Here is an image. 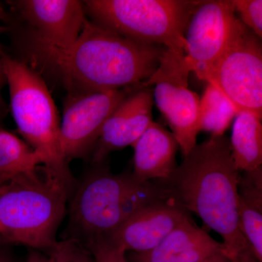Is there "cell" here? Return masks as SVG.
Instances as JSON below:
<instances>
[{
	"mask_svg": "<svg viewBox=\"0 0 262 262\" xmlns=\"http://www.w3.org/2000/svg\"><path fill=\"white\" fill-rule=\"evenodd\" d=\"M125 89L67 95L60 125V144L67 162L91 155L108 117L126 98Z\"/></svg>",
	"mask_w": 262,
	"mask_h": 262,
	"instance_id": "cell-9",
	"label": "cell"
},
{
	"mask_svg": "<svg viewBox=\"0 0 262 262\" xmlns=\"http://www.w3.org/2000/svg\"><path fill=\"white\" fill-rule=\"evenodd\" d=\"M226 249L191 219L182 222L156 247L126 253L129 262H198Z\"/></svg>",
	"mask_w": 262,
	"mask_h": 262,
	"instance_id": "cell-14",
	"label": "cell"
},
{
	"mask_svg": "<svg viewBox=\"0 0 262 262\" xmlns=\"http://www.w3.org/2000/svg\"><path fill=\"white\" fill-rule=\"evenodd\" d=\"M237 215L250 251L262 262V167L239 176Z\"/></svg>",
	"mask_w": 262,
	"mask_h": 262,
	"instance_id": "cell-16",
	"label": "cell"
},
{
	"mask_svg": "<svg viewBox=\"0 0 262 262\" xmlns=\"http://www.w3.org/2000/svg\"><path fill=\"white\" fill-rule=\"evenodd\" d=\"M82 244L91 251L96 262H129L125 251L105 238L91 239Z\"/></svg>",
	"mask_w": 262,
	"mask_h": 262,
	"instance_id": "cell-22",
	"label": "cell"
},
{
	"mask_svg": "<svg viewBox=\"0 0 262 262\" xmlns=\"http://www.w3.org/2000/svg\"><path fill=\"white\" fill-rule=\"evenodd\" d=\"M72 191L42 165L0 186V234L14 244L50 251Z\"/></svg>",
	"mask_w": 262,
	"mask_h": 262,
	"instance_id": "cell-3",
	"label": "cell"
},
{
	"mask_svg": "<svg viewBox=\"0 0 262 262\" xmlns=\"http://www.w3.org/2000/svg\"><path fill=\"white\" fill-rule=\"evenodd\" d=\"M27 262H54L49 256L43 255L37 251H33L29 254Z\"/></svg>",
	"mask_w": 262,
	"mask_h": 262,
	"instance_id": "cell-24",
	"label": "cell"
},
{
	"mask_svg": "<svg viewBox=\"0 0 262 262\" xmlns=\"http://www.w3.org/2000/svg\"><path fill=\"white\" fill-rule=\"evenodd\" d=\"M133 175L141 182L168 179L177 167L179 144L175 136L153 121L133 146Z\"/></svg>",
	"mask_w": 262,
	"mask_h": 262,
	"instance_id": "cell-15",
	"label": "cell"
},
{
	"mask_svg": "<svg viewBox=\"0 0 262 262\" xmlns=\"http://www.w3.org/2000/svg\"><path fill=\"white\" fill-rule=\"evenodd\" d=\"M196 1L185 0H87L82 2L91 21L122 37L187 49L185 33Z\"/></svg>",
	"mask_w": 262,
	"mask_h": 262,
	"instance_id": "cell-6",
	"label": "cell"
},
{
	"mask_svg": "<svg viewBox=\"0 0 262 262\" xmlns=\"http://www.w3.org/2000/svg\"><path fill=\"white\" fill-rule=\"evenodd\" d=\"M10 3L30 28L34 47L67 49L76 42L88 19L82 1L17 0Z\"/></svg>",
	"mask_w": 262,
	"mask_h": 262,
	"instance_id": "cell-11",
	"label": "cell"
},
{
	"mask_svg": "<svg viewBox=\"0 0 262 262\" xmlns=\"http://www.w3.org/2000/svg\"><path fill=\"white\" fill-rule=\"evenodd\" d=\"M238 112L228 98L213 84H208L200 98L198 125L200 132L211 136H223Z\"/></svg>",
	"mask_w": 262,
	"mask_h": 262,
	"instance_id": "cell-19",
	"label": "cell"
},
{
	"mask_svg": "<svg viewBox=\"0 0 262 262\" xmlns=\"http://www.w3.org/2000/svg\"><path fill=\"white\" fill-rule=\"evenodd\" d=\"M42 165L30 146L14 134L0 130V186L18 174Z\"/></svg>",
	"mask_w": 262,
	"mask_h": 262,
	"instance_id": "cell-18",
	"label": "cell"
},
{
	"mask_svg": "<svg viewBox=\"0 0 262 262\" xmlns=\"http://www.w3.org/2000/svg\"><path fill=\"white\" fill-rule=\"evenodd\" d=\"M239 177L229 139L223 135L196 144L168 179L158 181L169 196L220 234L234 259L249 248L239 228Z\"/></svg>",
	"mask_w": 262,
	"mask_h": 262,
	"instance_id": "cell-2",
	"label": "cell"
},
{
	"mask_svg": "<svg viewBox=\"0 0 262 262\" xmlns=\"http://www.w3.org/2000/svg\"><path fill=\"white\" fill-rule=\"evenodd\" d=\"M168 196L158 183L141 182L132 173L96 170L82 181L71 201L73 238L81 243L106 238L138 210Z\"/></svg>",
	"mask_w": 262,
	"mask_h": 262,
	"instance_id": "cell-5",
	"label": "cell"
},
{
	"mask_svg": "<svg viewBox=\"0 0 262 262\" xmlns=\"http://www.w3.org/2000/svg\"><path fill=\"white\" fill-rule=\"evenodd\" d=\"M199 79L220 90L238 113L261 118V39L239 19L225 51Z\"/></svg>",
	"mask_w": 262,
	"mask_h": 262,
	"instance_id": "cell-7",
	"label": "cell"
},
{
	"mask_svg": "<svg viewBox=\"0 0 262 262\" xmlns=\"http://www.w3.org/2000/svg\"><path fill=\"white\" fill-rule=\"evenodd\" d=\"M34 49L72 94L141 84L157 70L166 48L122 37L87 19L80 36L67 49Z\"/></svg>",
	"mask_w": 262,
	"mask_h": 262,
	"instance_id": "cell-1",
	"label": "cell"
},
{
	"mask_svg": "<svg viewBox=\"0 0 262 262\" xmlns=\"http://www.w3.org/2000/svg\"><path fill=\"white\" fill-rule=\"evenodd\" d=\"M153 102L147 88L127 95L103 124L91 152L92 161L101 163L113 151L134 146L153 122Z\"/></svg>",
	"mask_w": 262,
	"mask_h": 262,
	"instance_id": "cell-13",
	"label": "cell"
},
{
	"mask_svg": "<svg viewBox=\"0 0 262 262\" xmlns=\"http://www.w3.org/2000/svg\"><path fill=\"white\" fill-rule=\"evenodd\" d=\"M1 66L19 133L42 166L73 192L75 180L60 144L61 122L46 82L27 63L6 55L1 57Z\"/></svg>",
	"mask_w": 262,
	"mask_h": 262,
	"instance_id": "cell-4",
	"label": "cell"
},
{
	"mask_svg": "<svg viewBox=\"0 0 262 262\" xmlns=\"http://www.w3.org/2000/svg\"><path fill=\"white\" fill-rule=\"evenodd\" d=\"M0 262H13L10 253L3 248H0Z\"/></svg>",
	"mask_w": 262,
	"mask_h": 262,
	"instance_id": "cell-27",
	"label": "cell"
},
{
	"mask_svg": "<svg viewBox=\"0 0 262 262\" xmlns=\"http://www.w3.org/2000/svg\"><path fill=\"white\" fill-rule=\"evenodd\" d=\"M261 118L248 112L236 115L229 139L234 163L239 171L261 168Z\"/></svg>",
	"mask_w": 262,
	"mask_h": 262,
	"instance_id": "cell-17",
	"label": "cell"
},
{
	"mask_svg": "<svg viewBox=\"0 0 262 262\" xmlns=\"http://www.w3.org/2000/svg\"><path fill=\"white\" fill-rule=\"evenodd\" d=\"M1 18H2V8H1V5H0V20H1ZM1 57H2V52H1V49H0V108H3V98H2V95H1V90H2V86H3V79H4V75H3V70H2Z\"/></svg>",
	"mask_w": 262,
	"mask_h": 262,
	"instance_id": "cell-26",
	"label": "cell"
},
{
	"mask_svg": "<svg viewBox=\"0 0 262 262\" xmlns=\"http://www.w3.org/2000/svg\"><path fill=\"white\" fill-rule=\"evenodd\" d=\"M237 262H258L253 256L249 248L241 253L237 258Z\"/></svg>",
	"mask_w": 262,
	"mask_h": 262,
	"instance_id": "cell-25",
	"label": "cell"
},
{
	"mask_svg": "<svg viewBox=\"0 0 262 262\" xmlns=\"http://www.w3.org/2000/svg\"><path fill=\"white\" fill-rule=\"evenodd\" d=\"M237 21L232 0L196 1L184 37L186 61L198 78L225 51Z\"/></svg>",
	"mask_w": 262,
	"mask_h": 262,
	"instance_id": "cell-10",
	"label": "cell"
},
{
	"mask_svg": "<svg viewBox=\"0 0 262 262\" xmlns=\"http://www.w3.org/2000/svg\"><path fill=\"white\" fill-rule=\"evenodd\" d=\"M232 3L234 12L239 15V20L261 39V0H233Z\"/></svg>",
	"mask_w": 262,
	"mask_h": 262,
	"instance_id": "cell-21",
	"label": "cell"
},
{
	"mask_svg": "<svg viewBox=\"0 0 262 262\" xmlns=\"http://www.w3.org/2000/svg\"><path fill=\"white\" fill-rule=\"evenodd\" d=\"M48 252L54 262H96L88 248L73 237L58 241Z\"/></svg>",
	"mask_w": 262,
	"mask_h": 262,
	"instance_id": "cell-20",
	"label": "cell"
},
{
	"mask_svg": "<svg viewBox=\"0 0 262 262\" xmlns=\"http://www.w3.org/2000/svg\"><path fill=\"white\" fill-rule=\"evenodd\" d=\"M190 72L184 51L166 48L154 73L139 85H155L153 99L170 125L184 157L196 145L200 132V97L189 89Z\"/></svg>",
	"mask_w": 262,
	"mask_h": 262,
	"instance_id": "cell-8",
	"label": "cell"
},
{
	"mask_svg": "<svg viewBox=\"0 0 262 262\" xmlns=\"http://www.w3.org/2000/svg\"><path fill=\"white\" fill-rule=\"evenodd\" d=\"M189 219L188 211L168 196L138 210L105 239L126 253L146 252Z\"/></svg>",
	"mask_w": 262,
	"mask_h": 262,
	"instance_id": "cell-12",
	"label": "cell"
},
{
	"mask_svg": "<svg viewBox=\"0 0 262 262\" xmlns=\"http://www.w3.org/2000/svg\"><path fill=\"white\" fill-rule=\"evenodd\" d=\"M237 258L234 259L232 256H229L226 249H224L198 262H237Z\"/></svg>",
	"mask_w": 262,
	"mask_h": 262,
	"instance_id": "cell-23",
	"label": "cell"
}]
</instances>
